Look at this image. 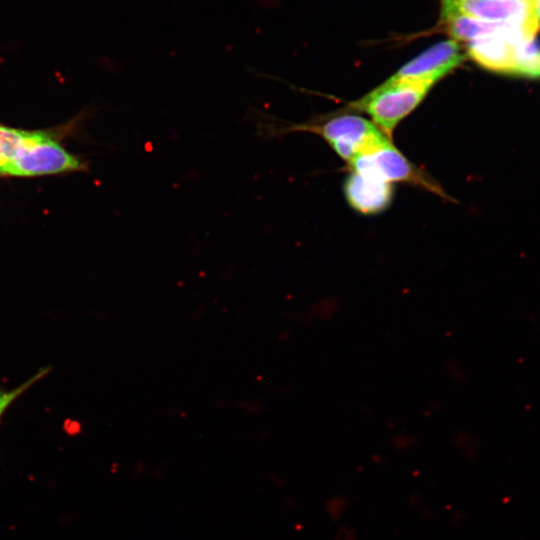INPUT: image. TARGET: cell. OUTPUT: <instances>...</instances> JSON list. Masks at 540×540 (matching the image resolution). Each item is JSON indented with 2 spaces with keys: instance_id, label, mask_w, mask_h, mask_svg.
Segmentation results:
<instances>
[{
  "instance_id": "cell-1",
  "label": "cell",
  "mask_w": 540,
  "mask_h": 540,
  "mask_svg": "<svg viewBox=\"0 0 540 540\" xmlns=\"http://www.w3.org/2000/svg\"><path fill=\"white\" fill-rule=\"evenodd\" d=\"M49 133L0 125V176L30 177L85 170Z\"/></svg>"
},
{
  "instance_id": "cell-2",
  "label": "cell",
  "mask_w": 540,
  "mask_h": 540,
  "mask_svg": "<svg viewBox=\"0 0 540 540\" xmlns=\"http://www.w3.org/2000/svg\"><path fill=\"white\" fill-rule=\"evenodd\" d=\"M431 87L392 76L355 105L369 114L386 134H391L396 125L418 106Z\"/></svg>"
},
{
  "instance_id": "cell-3",
  "label": "cell",
  "mask_w": 540,
  "mask_h": 540,
  "mask_svg": "<svg viewBox=\"0 0 540 540\" xmlns=\"http://www.w3.org/2000/svg\"><path fill=\"white\" fill-rule=\"evenodd\" d=\"M349 163L352 172L387 183H414L443 195L441 189L410 163L387 137L358 153Z\"/></svg>"
},
{
  "instance_id": "cell-4",
  "label": "cell",
  "mask_w": 540,
  "mask_h": 540,
  "mask_svg": "<svg viewBox=\"0 0 540 540\" xmlns=\"http://www.w3.org/2000/svg\"><path fill=\"white\" fill-rule=\"evenodd\" d=\"M534 38L515 26L507 25L467 43V53L483 68L501 74L517 75L523 47Z\"/></svg>"
},
{
  "instance_id": "cell-5",
  "label": "cell",
  "mask_w": 540,
  "mask_h": 540,
  "mask_svg": "<svg viewBox=\"0 0 540 540\" xmlns=\"http://www.w3.org/2000/svg\"><path fill=\"white\" fill-rule=\"evenodd\" d=\"M454 11L489 22L511 24L531 37L536 36L540 26L535 0H460Z\"/></svg>"
},
{
  "instance_id": "cell-6",
  "label": "cell",
  "mask_w": 540,
  "mask_h": 540,
  "mask_svg": "<svg viewBox=\"0 0 540 540\" xmlns=\"http://www.w3.org/2000/svg\"><path fill=\"white\" fill-rule=\"evenodd\" d=\"M321 134L336 153L348 162L386 138L371 122L355 115H342L329 120L323 125Z\"/></svg>"
},
{
  "instance_id": "cell-7",
  "label": "cell",
  "mask_w": 540,
  "mask_h": 540,
  "mask_svg": "<svg viewBox=\"0 0 540 540\" xmlns=\"http://www.w3.org/2000/svg\"><path fill=\"white\" fill-rule=\"evenodd\" d=\"M464 60L454 39L437 42L404 64L393 77L433 86Z\"/></svg>"
},
{
  "instance_id": "cell-8",
  "label": "cell",
  "mask_w": 540,
  "mask_h": 540,
  "mask_svg": "<svg viewBox=\"0 0 540 540\" xmlns=\"http://www.w3.org/2000/svg\"><path fill=\"white\" fill-rule=\"evenodd\" d=\"M350 206L362 214H375L386 209L393 195L390 183L352 172L344 184Z\"/></svg>"
},
{
  "instance_id": "cell-9",
  "label": "cell",
  "mask_w": 540,
  "mask_h": 540,
  "mask_svg": "<svg viewBox=\"0 0 540 540\" xmlns=\"http://www.w3.org/2000/svg\"><path fill=\"white\" fill-rule=\"evenodd\" d=\"M447 24L448 31L455 41L466 44L483 36L494 33L503 27L511 24L500 22H489L474 18L454 11L442 18ZM513 26V25H512ZM525 33V32H524Z\"/></svg>"
},
{
  "instance_id": "cell-10",
  "label": "cell",
  "mask_w": 540,
  "mask_h": 540,
  "mask_svg": "<svg viewBox=\"0 0 540 540\" xmlns=\"http://www.w3.org/2000/svg\"><path fill=\"white\" fill-rule=\"evenodd\" d=\"M517 76L540 78V43L536 38L525 43L518 65Z\"/></svg>"
},
{
  "instance_id": "cell-11",
  "label": "cell",
  "mask_w": 540,
  "mask_h": 540,
  "mask_svg": "<svg viewBox=\"0 0 540 540\" xmlns=\"http://www.w3.org/2000/svg\"><path fill=\"white\" fill-rule=\"evenodd\" d=\"M51 367H43L38 370L32 377L28 378L25 382L20 385L10 389H0V420L6 410L11 406V404L19 398L25 391L31 388L36 382L45 377Z\"/></svg>"
},
{
  "instance_id": "cell-12",
  "label": "cell",
  "mask_w": 540,
  "mask_h": 540,
  "mask_svg": "<svg viewBox=\"0 0 540 540\" xmlns=\"http://www.w3.org/2000/svg\"><path fill=\"white\" fill-rule=\"evenodd\" d=\"M320 307L315 305L313 311L317 317L322 319H330L337 311V301L335 299L321 300L317 303Z\"/></svg>"
},
{
  "instance_id": "cell-13",
  "label": "cell",
  "mask_w": 540,
  "mask_h": 540,
  "mask_svg": "<svg viewBox=\"0 0 540 540\" xmlns=\"http://www.w3.org/2000/svg\"><path fill=\"white\" fill-rule=\"evenodd\" d=\"M458 1L460 0H441V17L443 18L452 12Z\"/></svg>"
},
{
  "instance_id": "cell-14",
  "label": "cell",
  "mask_w": 540,
  "mask_h": 540,
  "mask_svg": "<svg viewBox=\"0 0 540 540\" xmlns=\"http://www.w3.org/2000/svg\"><path fill=\"white\" fill-rule=\"evenodd\" d=\"M535 10H536L538 22L540 24V0H535Z\"/></svg>"
}]
</instances>
